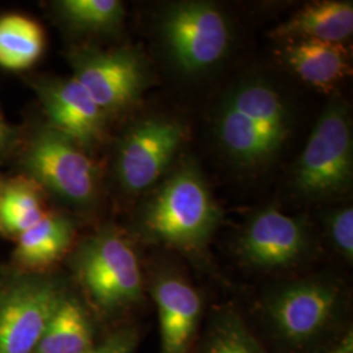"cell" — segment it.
I'll list each match as a JSON object with an SVG mask.
<instances>
[{"label": "cell", "instance_id": "19", "mask_svg": "<svg viewBox=\"0 0 353 353\" xmlns=\"http://www.w3.org/2000/svg\"><path fill=\"white\" fill-rule=\"evenodd\" d=\"M45 48L43 30L20 14L0 17V67L26 70L37 62Z\"/></svg>", "mask_w": 353, "mask_h": 353}, {"label": "cell", "instance_id": "16", "mask_svg": "<svg viewBox=\"0 0 353 353\" xmlns=\"http://www.w3.org/2000/svg\"><path fill=\"white\" fill-rule=\"evenodd\" d=\"M72 237L74 228L68 219L48 214L16 237L14 261L29 270L49 267L63 256Z\"/></svg>", "mask_w": 353, "mask_h": 353}, {"label": "cell", "instance_id": "18", "mask_svg": "<svg viewBox=\"0 0 353 353\" xmlns=\"http://www.w3.org/2000/svg\"><path fill=\"white\" fill-rule=\"evenodd\" d=\"M46 214L42 188L30 176H13L0 183L1 233L17 237Z\"/></svg>", "mask_w": 353, "mask_h": 353}, {"label": "cell", "instance_id": "12", "mask_svg": "<svg viewBox=\"0 0 353 353\" xmlns=\"http://www.w3.org/2000/svg\"><path fill=\"white\" fill-rule=\"evenodd\" d=\"M243 258L262 268L294 263L306 249L303 224L276 208H267L252 217L240 242Z\"/></svg>", "mask_w": 353, "mask_h": 353}, {"label": "cell", "instance_id": "7", "mask_svg": "<svg viewBox=\"0 0 353 353\" xmlns=\"http://www.w3.org/2000/svg\"><path fill=\"white\" fill-rule=\"evenodd\" d=\"M163 32L173 61L186 72L202 71L220 61L230 38L223 13L202 1H185L169 8Z\"/></svg>", "mask_w": 353, "mask_h": 353}, {"label": "cell", "instance_id": "3", "mask_svg": "<svg viewBox=\"0 0 353 353\" xmlns=\"http://www.w3.org/2000/svg\"><path fill=\"white\" fill-rule=\"evenodd\" d=\"M76 271L92 301L106 313L138 303L143 276L137 254L117 230L103 229L76 254Z\"/></svg>", "mask_w": 353, "mask_h": 353}, {"label": "cell", "instance_id": "24", "mask_svg": "<svg viewBox=\"0 0 353 353\" xmlns=\"http://www.w3.org/2000/svg\"><path fill=\"white\" fill-rule=\"evenodd\" d=\"M17 144V132L0 113V160L6 159Z\"/></svg>", "mask_w": 353, "mask_h": 353}, {"label": "cell", "instance_id": "9", "mask_svg": "<svg viewBox=\"0 0 353 353\" xmlns=\"http://www.w3.org/2000/svg\"><path fill=\"white\" fill-rule=\"evenodd\" d=\"M185 138L176 121L150 118L131 127L121 141L117 172L128 191L152 186L168 169Z\"/></svg>", "mask_w": 353, "mask_h": 353}, {"label": "cell", "instance_id": "11", "mask_svg": "<svg viewBox=\"0 0 353 353\" xmlns=\"http://www.w3.org/2000/svg\"><path fill=\"white\" fill-rule=\"evenodd\" d=\"M36 89L54 130L83 150L102 139L106 114L74 77L43 80Z\"/></svg>", "mask_w": 353, "mask_h": 353}, {"label": "cell", "instance_id": "8", "mask_svg": "<svg viewBox=\"0 0 353 353\" xmlns=\"http://www.w3.org/2000/svg\"><path fill=\"white\" fill-rule=\"evenodd\" d=\"M70 59L72 77L103 113L123 110L139 100L145 72L135 52L84 49L75 51Z\"/></svg>", "mask_w": 353, "mask_h": 353}, {"label": "cell", "instance_id": "15", "mask_svg": "<svg viewBox=\"0 0 353 353\" xmlns=\"http://www.w3.org/2000/svg\"><path fill=\"white\" fill-rule=\"evenodd\" d=\"M352 3L323 0L303 6L285 23L275 28L272 34L276 38L343 43V41L352 36Z\"/></svg>", "mask_w": 353, "mask_h": 353}, {"label": "cell", "instance_id": "23", "mask_svg": "<svg viewBox=\"0 0 353 353\" xmlns=\"http://www.w3.org/2000/svg\"><path fill=\"white\" fill-rule=\"evenodd\" d=\"M138 345V332L132 327L117 330L99 345H93L87 353H134Z\"/></svg>", "mask_w": 353, "mask_h": 353}, {"label": "cell", "instance_id": "4", "mask_svg": "<svg viewBox=\"0 0 353 353\" xmlns=\"http://www.w3.org/2000/svg\"><path fill=\"white\" fill-rule=\"evenodd\" d=\"M352 127L344 105L334 102L318 119L294 170L296 188L325 196L352 182Z\"/></svg>", "mask_w": 353, "mask_h": 353}, {"label": "cell", "instance_id": "14", "mask_svg": "<svg viewBox=\"0 0 353 353\" xmlns=\"http://www.w3.org/2000/svg\"><path fill=\"white\" fill-rule=\"evenodd\" d=\"M290 70L316 88H334L351 74V55L343 43L290 39L281 52Z\"/></svg>", "mask_w": 353, "mask_h": 353}, {"label": "cell", "instance_id": "21", "mask_svg": "<svg viewBox=\"0 0 353 353\" xmlns=\"http://www.w3.org/2000/svg\"><path fill=\"white\" fill-rule=\"evenodd\" d=\"M59 10L70 24L93 32L114 29L125 16L123 4L118 0H63Z\"/></svg>", "mask_w": 353, "mask_h": 353}, {"label": "cell", "instance_id": "25", "mask_svg": "<svg viewBox=\"0 0 353 353\" xmlns=\"http://www.w3.org/2000/svg\"><path fill=\"white\" fill-rule=\"evenodd\" d=\"M328 353H353V335L352 332H350L348 335H345L341 343L334 347Z\"/></svg>", "mask_w": 353, "mask_h": 353}, {"label": "cell", "instance_id": "20", "mask_svg": "<svg viewBox=\"0 0 353 353\" xmlns=\"http://www.w3.org/2000/svg\"><path fill=\"white\" fill-rule=\"evenodd\" d=\"M203 353H267L234 312H221L208 330Z\"/></svg>", "mask_w": 353, "mask_h": 353}, {"label": "cell", "instance_id": "1", "mask_svg": "<svg viewBox=\"0 0 353 353\" xmlns=\"http://www.w3.org/2000/svg\"><path fill=\"white\" fill-rule=\"evenodd\" d=\"M216 130L223 150L233 161L242 166L265 164L290 137V110L271 84L249 81L228 97Z\"/></svg>", "mask_w": 353, "mask_h": 353}, {"label": "cell", "instance_id": "5", "mask_svg": "<svg viewBox=\"0 0 353 353\" xmlns=\"http://www.w3.org/2000/svg\"><path fill=\"white\" fill-rule=\"evenodd\" d=\"M29 176L41 188L77 205L93 202L99 190V170L81 147L52 127H42L24 152Z\"/></svg>", "mask_w": 353, "mask_h": 353}, {"label": "cell", "instance_id": "22", "mask_svg": "<svg viewBox=\"0 0 353 353\" xmlns=\"http://www.w3.org/2000/svg\"><path fill=\"white\" fill-rule=\"evenodd\" d=\"M330 234L334 245L350 261L353 258V210L344 207L330 219Z\"/></svg>", "mask_w": 353, "mask_h": 353}, {"label": "cell", "instance_id": "10", "mask_svg": "<svg viewBox=\"0 0 353 353\" xmlns=\"http://www.w3.org/2000/svg\"><path fill=\"white\" fill-rule=\"evenodd\" d=\"M339 301L338 290L319 281H301L276 290L267 303V314L284 341L306 344L327 327Z\"/></svg>", "mask_w": 353, "mask_h": 353}, {"label": "cell", "instance_id": "6", "mask_svg": "<svg viewBox=\"0 0 353 353\" xmlns=\"http://www.w3.org/2000/svg\"><path fill=\"white\" fill-rule=\"evenodd\" d=\"M51 279L26 276L0 287V353H33L64 297Z\"/></svg>", "mask_w": 353, "mask_h": 353}, {"label": "cell", "instance_id": "13", "mask_svg": "<svg viewBox=\"0 0 353 353\" xmlns=\"http://www.w3.org/2000/svg\"><path fill=\"white\" fill-rule=\"evenodd\" d=\"M161 353H189L202 316V299L185 280L164 275L154 281Z\"/></svg>", "mask_w": 353, "mask_h": 353}, {"label": "cell", "instance_id": "17", "mask_svg": "<svg viewBox=\"0 0 353 353\" xmlns=\"http://www.w3.org/2000/svg\"><path fill=\"white\" fill-rule=\"evenodd\" d=\"M93 347V327L84 306L64 294L33 353H87Z\"/></svg>", "mask_w": 353, "mask_h": 353}, {"label": "cell", "instance_id": "2", "mask_svg": "<svg viewBox=\"0 0 353 353\" xmlns=\"http://www.w3.org/2000/svg\"><path fill=\"white\" fill-rule=\"evenodd\" d=\"M220 211L199 170L186 164L165 181L148 204L143 227L152 239L183 250L199 249L212 236Z\"/></svg>", "mask_w": 353, "mask_h": 353}]
</instances>
